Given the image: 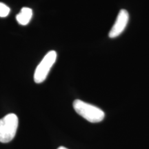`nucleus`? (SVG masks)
I'll list each match as a JSON object with an SVG mask.
<instances>
[{"label": "nucleus", "instance_id": "nucleus-1", "mask_svg": "<svg viewBox=\"0 0 149 149\" xmlns=\"http://www.w3.org/2000/svg\"><path fill=\"white\" fill-rule=\"evenodd\" d=\"M72 105L76 113L89 122H100L105 117L104 112L100 108L80 100H74Z\"/></svg>", "mask_w": 149, "mask_h": 149}, {"label": "nucleus", "instance_id": "nucleus-6", "mask_svg": "<svg viewBox=\"0 0 149 149\" xmlns=\"http://www.w3.org/2000/svg\"><path fill=\"white\" fill-rule=\"evenodd\" d=\"M10 9L5 3L0 2V17H6L8 15Z\"/></svg>", "mask_w": 149, "mask_h": 149}, {"label": "nucleus", "instance_id": "nucleus-7", "mask_svg": "<svg viewBox=\"0 0 149 149\" xmlns=\"http://www.w3.org/2000/svg\"><path fill=\"white\" fill-rule=\"evenodd\" d=\"M57 149H68V148H66V147H64V146H60V147H59Z\"/></svg>", "mask_w": 149, "mask_h": 149}, {"label": "nucleus", "instance_id": "nucleus-5", "mask_svg": "<svg viewBox=\"0 0 149 149\" xmlns=\"http://www.w3.org/2000/svg\"><path fill=\"white\" fill-rule=\"evenodd\" d=\"M33 17L32 9L27 7H24L21 9L19 13L16 16L17 21L20 25L26 26L29 23Z\"/></svg>", "mask_w": 149, "mask_h": 149}, {"label": "nucleus", "instance_id": "nucleus-3", "mask_svg": "<svg viewBox=\"0 0 149 149\" xmlns=\"http://www.w3.org/2000/svg\"><path fill=\"white\" fill-rule=\"evenodd\" d=\"M56 59L57 53L55 51H49L46 54L35 71L34 81L35 83L40 84L45 81L48 72L56 61Z\"/></svg>", "mask_w": 149, "mask_h": 149}, {"label": "nucleus", "instance_id": "nucleus-4", "mask_svg": "<svg viewBox=\"0 0 149 149\" xmlns=\"http://www.w3.org/2000/svg\"><path fill=\"white\" fill-rule=\"evenodd\" d=\"M129 20V15L127 10L122 9L119 12L116 21L110 31L109 36L111 38H115L122 34L126 29Z\"/></svg>", "mask_w": 149, "mask_h": 149}, {"label": "nucleus", "instance_id": "nucleus-2", "mask_svg": "<svg viewBox=\"0 0 149 149\" xmlns=\"http://www.w3.org/2000/svg\"><path fill=\"white\" fill-rule=\"evenodd\" d=\"M18 123V117L14 113H9L0 119V142L8 143L13 139Z\"/></svg>", "mask_w": 149, "mask_h": 149}]
</instances>
